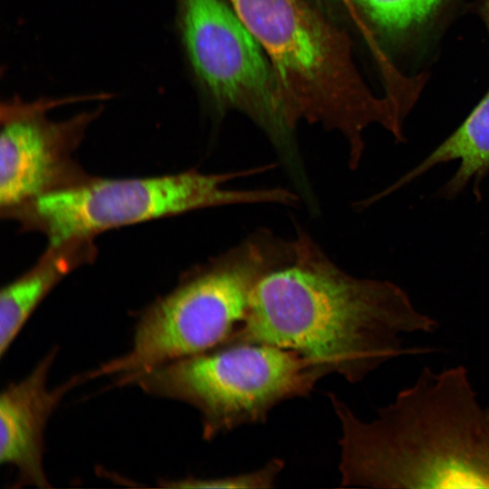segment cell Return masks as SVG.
I'll use <instances>...</instances> for the list:
<instances>
[{
	"mask_svg": "<svg viewBox=\"0 0 489 489\" xmlns=\"http://www.w3.org/2000/svg\"><path fill=\"white\" fill-rule=\"evenodd\" d=\"M295 240L293 257L257 283L244 321L225 343L292 350L351 383L392 359L431 350L403 346L404 334L438 325L404 289L348 273L306 234Z\"/></svg>",
	"mask_w": 489,
	"mask_h": 489,
	"instance_id": "6da1fadb",
	"label": "cell"
},
{
	"mask_svg": "<svg viewBox=\"0 0 489 489\" xmlns=\"http://www.w3.org/2000/svg\"><path fill=\"white\" fill-rule=\"evenodd\" d=\"M330 399L341 426L342 486L489 489V408L465 367H424L369 422Z\"/></svg>",
	"mask_w": 489,
	"mask_h": 489,
	"instance_id": "7a4b0ae2",
	"label": "cell"
},
{
	"mask_svg": "<svg viewBox=\"0 0 489 489\" xmlns=\"http://www.w3.org/2000/svg\"><path fill=\"white\" fill-rule=\"evenodd\" d=\"M268 57L293 130L305 120L340 133L349 165L363 156L365 129L378 124L405 141L400 96H376L362 79L348 34L305 0H228Z\"/></svg>",
	"mask_w": 489,
	"mask_h": 489,
	"instance_id": "3957f363",
	"label": "cell"
},
{
	"mask_svg": "<svg viewBox=\"0 0 489 489\" xmlns=\"http://www.w3.org/2000/svg\"><path fill=\"white\" fill-rule=\"evenodd\" d=\"M295 248V238L262 231L190 273L145 309L129 350L88 379L117 375L120 384L132 383L159 366L222 345L244 321L257 283L290 261Z\"/></svg>",
	"mask_w": 489,
	"mask_h": 489,
	"instance_id": "277c9868",
	"label": "cell"
},
{
	"mask_svg": "<svg viewBox=\"0 0 489 489\" xmlns=\"http://www.w3.org/2000/svg\"><path fill=\"white\" fill-rule=\"evenodd\" d=\"M327 372L292 350L229 342L141 375L146 392L186 402L202 417L211 440L241 426L264 422L279 403L311 393Z\"/></svg>",
	"mask_w": 489,
	"mask_h": 489,
	"instance_id": "5b68a950",
	"label": "cell"
},
{
	"mask_svg": "<svg viewBox=\"0 0 489 489\" xmlns=\"http://www.w3.org/2000/svg\"><path fill=\"white\" fill-rule=\"evenodd\" d=\"M254 172L189 170L150 177L78 179L38 197L16 213L41 229L53 248L111 228L200 208L289 202L290 192L284 188H225L227 181Z\"/></svg>",
	"mask_w": 489,
	"mask_h": 489,
	"instance_id": "8992f818",
	"label": "cell"
},
{
	"mask_svg": "<svg viewBox=\"0 0 489 489\" xmlns=\"http://www.w3.org/2000/svg\"><path fill=\"white\" fill-rule=\"evenodd\" d=\"M177 1L187 54L211 101L247 116L283 153L294 151L273 68L231 4Z\"/></svg>",
	"mask_w": 489,
	"mask_h": 489,
	"instance_id": "52a82bcc",
	"label": "cell"
},
{
	"mask_svg": "<svg viewBox=\"0 0 489 489\" xmlns=\"http://www.w3.org/2000/svg\"><path fill=\"white\" fill-rule=\"evenodd\" d=\"M88 98H44L34 102L14 98L1 105L2 210L14 214L38 197L72 183L65 178H72L71 154L97 111L62 121L49 120L46 111L59 103Z\"/></svg>",
	"mask_w": 489,
	"mask_h": 489,
	"instance_id": "ba28073f",
	"label": "cell"
},
{
	"mask_svg": "<svg viewBox=\"0 0 489 489\" xmlns=\"http://www.w3.org/2000/svg\"><path fill=\"white\" fill-rule=\"evenodd\" d=\"M55 350L23 380L12 384L0 398V461L14 467L21 485L50 487L43 470V433L47 419L64 394L86 379L73 377L53 389L47 376Z\"/></svg>",
	"mask_w": 489,
	"mask_h": 489,
	"instance_id": "9c48e42d",
	"label": "cell"
},
{
	"mask_svg": "<svg viewBox=\"0 0 489 489\" xmlns=\"http://www.w3.org/2000/svg\"><path fill=\"white\" fill-rule=\"evenodd\" d=\"M453 160H458V168L439 194L446 198H454L472 182L474 194L480 200L481 185L489 173V90L453 133L412 169L369 200L374 203L432 168Z\"/></svg>",
	"mask_w": 489,
	"mask_h": 489,
	"instance_id": "30bf717a",
	"label": "cell"
},
{
	"mask_svg": "<svg viewBox=\"0 0 489 489\" xmlns=\"http://www.w3.org/2000/svg\"><path fill=\"white\" fill-rule=\"evenodd\" d=\"M91 239L49 248L30 271L0 292V354L3 356L44 297L70 272L93 255Z\"/></svg>",
	"mask_w": 489,
	"mask_h": 489,
	"instance_id": "8fae6325",
	"label": "cell"
},
{
	"mask_svg": "<svg viewBox=\"0 0 489 489\" xmlns=\"http://www.w3.org/2000/svg\"><path fill=\"white\" fill-rule=\"evenodd\" d=\"M379 36L398 41L427 24L446 0H342Z\"/></svg>",
	"mask_w": 489,
	"mask_h": 489,
	"instance_id": "7c38bea8",
	"label": "cell"
},
{
	"mask_svg": "<svg viewBox=\"0 0 489 489\" xmlns=\"http://www.w3.org/2000/svg\"><path fill=\"white\" fill-rule=\"evenodd\" d=\"M284 462L274 458L263 467L244 474L215 478H186L166 483L170 488L266 489L274 486Z\"/></svg>",
	"mask_w": 489,
	"mask_h": 489,
	"instance_id": "4fadbf2b",
	"label": "cell"
},
{
	"mask_svg": "<svg viewBox=\"0 0 489 489\" xmlns=\"http://www.w3.org/2000/svg\"><path fill=\"white\" fill-rule=\"evenodd\" d=\"M484 14H485V20H486V23H487V26H488V29H489V0H486L485 4H484Z\"/></svg>",
	"mask_w": 489,
	"mask_h": 489,
	"instance_id": "5bb4252c",
	"label": "cell"
}]
</instances>
